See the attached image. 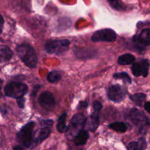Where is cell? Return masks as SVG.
Returning a JSON list of instances; mask_svg holds the SVG:
<instances>
[{"label":"cell","instance_id":"1","mask_svg":"<svg viewBox=\"0 0 150 150\" xmlns=\"http://www.w3.org/2000/svg\"><path fill=\"white\" fill-rule=\"evenodd\" d=\"M21 61L29 68H35L38 63V57L35 50L27 44L19 45L16 48Z\"/></svg>","mask_w":150,"mask_h":150},{"label":"cell","instance_id":"2","mask_svg":"<svg viewBox=\"0 0 150 150\" xmlns=\"http://www.w3.org/2000/svg\"><path fill=\"white\" fill-rule=\"evenodd\" d=\"M69 45L68 40H51L46 42L45 49L48 54L60 55L69 50Z\"/></svg>","mask_w":150,"mask_h":150},{"label":"cell","instance_id":"3","mask_svg":"<svg viewBox=\"0 0 150 150\" xmlns=\"http://www.w3.org/2000/svg\"><path fill=\"white\" fill-rule=\"evenodd\" d=\"M27 86L25 83L21 82H12L4 87V91L6 96L19 99L23 98L27 92Z\"/></svg>","mask_w":150,"mask_h":150},{"label":"cell","instance_id":"4","mask_svg":"<svg viewBox=\"0 0 150 150\" xmlns=\"http://www.w3.org/2000/svg\"><path fill=\"white\" fill-rule=\"evenodd\" d=\"M35 127V122H31L28 124L25 125L19 133L17 134L18 141L25 147H30L32 146V133H33V128Z\"/></svg>","mask_w":150,"mask_h":150},{"label":"cell","instance_id":"5","mask_svg":"<svg viewBox=\"0 0 150 150\" xmlns=\"http://www.w3.org/2000/svg\"><path fill=\"white\" fill-rule=\"evenodd\" d=\"M117 35L115 31L111 29H104L96 31L91 37L94 42H114Z\"/></svg>","mask_w":150,"mask_h":150},{"label":"cell","instance_id":"6","mask_svg":"<svg viewBox=\"0 0 150 150\" xmlns=\"http://www.w3.org/2000/svg\"><path fill=\"white\" fill-rule=\"evenodd\" d=\"M126 94V90L124 86L121 85H113L109 89L107 92V96L108 98L111 101L115 103L121 102L125 98V95Z\"/></svg>","mask_w":150,"mask_h":150},{"label":"cell","instance_id":"7","mask_svg":"<svg viewBox=\"0 0 150 150\" xmlns=\"http://www.w3.org/2000/svg\"><path fill=\"white\" fill-rule=\"evenodd\" d=\"M40 105L47 111H53L55 107V101L53 95L50 92H43L38 98Z\"/></svg>","mask_w":150,"mask_h":150},{"label":"cell","instance_id":"8","mask_svg":"<svg viewBox=\"0 0 150 150\" xmlns=\"http://www.w3.org/2000/svg\"><path fill=\"white\" fill-rule=\"evenodd\" d=\"M149 67V64L148 60L144 59L132 64L131 69H132V74L135 76L138 77L142 76L144 77H146L148 76Z\"/></svg>","mask_w":150,"mask_h":150},{"label":"cell","instance_id":"9","mask_svg":"<svg viewBox=\"0 0 150 150\" xmlns=\"http://www.w3.org/2000/svg\"><path fill=\"white\" fill-rule=\"evenodd\" d=\"M133 41L138 46L150 45V29H146L141 31L139 35L133 38Z\"/></svg>","mask_w":150,"mask_h":150},{"label":"cell","instance_id":"10","mask_svg":"<svg viewBox=\"0 0 150 150\" xmlns=\"http://www.w3.org/2000/svg\"><path fill=\"white\" fill-rule=\"evenodd\" d=\"M129 118L133 122V123L138 125H142L148 123L146 117L137 109L131 110V111L129 112Z\"/></svg>","mask_w":150,"mask_h":150},{"label":"cell","instance_id":"11","mask_svg":"<svg viewBox=\"0 0 150 150\" xmlns=\"http://www.w3.org/2000/svg\"><path fill=\"white\" fill-rule=\"evenodd\" d=\"M50 133H51L50 127H46V126H44V127H42V128L38 132V134H37V136H35V138L34 139L32 145H33V146H35L38 144H39L41 143L43 141L45 140L46 139L48 138Z\"/></svg>","mask_w":150,"mask_h":150},{"label":"cell","instance_id":"12","mask_svg":"<svg viewBox=\"0 0 150 150\" xmlns=\"http://www.w3.org/2000/svg\"><path fill=\"white\" fill-rule=\"evenodd\" d=\"M86 122V118L82 114H76L72 117L71 125L73 127L76 129H82Z\"/></svg>","mask_w":150,"mask_h":150},{"label":"cell","instance_id":"13","mask_svg":"<svg viewBox=\"0 0 150 150\" xmlns=\"http://www.w3.org/2000/svg\"><path fill=\"white\" fill-rule=\"evenodd\" d=\"M88 138H89V135H88V132L85 130H81L75 136L74 142L76 146H82V145L85 144Z\"/></svg>","mask_w":150,"mask_h":150},{"label":"cell","instance_id":"14","mask_svg":"<svg viewBox=\"0 0 150 150\" xmlns=\"http://www.w3.org/2000/svg\"><path fill=\"white\" fill-rule=\"evenodd\" d=\"M13 57V51L7 46H0V62H4L10 59Z\"/></svg>","mask_w":150,"mask_h":150},{"label":"cell","instance_id":"15","mask_svg":"<svg viewBox=\"0 0 150 150\" xmlns=\"http://www.w3.org/2000/svg\"><path fill=\"white\" fill-rule=\"evenodd\" d=\"M146 146L144 139H139L138 142H132L128 144L127 150H145Z\"/></svg>","mask_w":150,"mask_h":150},{"label":"cell","instance_id":"16","mask_svg":"<svg viewBox=\"0 0 150 150\" xmlns=\"http://www.w3.org/2000/svg\"><path fill=\"white\" fill-rule=\"evenodd\" d=\"M99 124V118L98 116V112L94 111V114L90 117L89 124H88V128L91 132H94L98 127Z\"/></svg>","mask_w":150,"mask_h":150},{"label":"cell","instance_id":"17","mask_svg":"<svg viewBox=\"0 0 150 150\" xmlns=\"http://www.w3.org/2000/svg\"><path fill=\"white\" fill-rule=\"evenodd\" d=\"M135 59V57L132 54H125L119 57L118 63L121 65H126V64H130L133 63Z\"/></svg>","mask_w":150,"mask_h":150},{"label":"cell","instance_id":"18","mask_svg":"<svg viewBox=\"0 0 150 150\" xmlns=\"http://www.w3.org/2000/svg\"><path fill=\"white\" fill-rule=\"evenodd\" d=\"M66 117H67V115H66V113H64V114H61L60 117H59L57 124V129L60 133H66L68 130V127L66 124Z\"/></svg>","mask_w":150,"mask_h":150},{"label":"cell","instance_id":"19","mask_svg":"<svg viewBox=\"0 0 150 150\" xmlns=\"http://www.w3.org/2000/svg\"><path fill=\"white\" fill-rule=\"evenodd\" d=\"M110 129L118 132V133H125L127 130V127L124 122H113L112 124L109 125L108 126Z\"/></svg>","mask_w":150,"mask_h":150},{"label":"cell","instance_id":"20","mask_svg":"<svg viewBox=\"0 0 150 150\" xmlns=\"http://www.w3.org/2000/svg\"><path fill=\"white\" fill-rule=\"evenodd\" d=\"M129 98H130L131 100L133 103H135L136 105H141L144 100H145L146 95L143 93H137L135 94V95H130Z\"/></svg>","mask_w":150,"mask_h":150},{"label":"cell","instance_id":"21","mask_svg":"<svg viewBox=\"0 0 150 150\" xmlns=\"http://www.w3.org/2000/svg\"><path fill=\"white\" fill-rule=\"evenodd\" d=\"M47 79L51 83H55L61 79V75L57 71H51L47 76Z\"/></svg>","mask_w":150,"mask_h":150},{"label":"cell","instance_id":"22","mask_svg":"<svg viewBox=\"0 0 150 150\" xmlns=\"http://www.w3.org/2000/svg\"><path fill=\"white\" fill-rule=\"evenodd\" d=\"M113 77H114V79H122L124 81L126 82V83H131V78L129 77V76L126 73L122 72V73H115V74L113 75Z\"/></svg>","mask_w":150,"mask_h":150},{"label":"cell","instance_id":"23","mask_svg":"<svg viewBox=\"0 0 150 150\" xmlns=\"http://www.w3.org/2000/svg\"><path fill=\"white\" fill-rule=\"evenodd\" d=\"M93 108H94V110L95 112H99L101 109V108H102V105L99 101H95L94 103V104H93Z\"/></svg>","mask_w":150,"mask_h":150},{"label":"cell","instance_id":"24","mask_svg":"<svg viewBox=\"0 0 150 150\" xmlns=\"http://www.w3.org/2000/svg\"><path fill=\"white\" fill-rule=\"evenodd\" d=\"M41 124L44 126H46V127H50V126L52 125L53 121L52 120H42L41 121Z\"/></svg>","mask_w":150,"mask_h":150},{"label":"cell","instance_id":"25","mask_svg":"<svg viewBox=\"0 0 150 150\" xmlns=\"http://www.w3.org/2000/svg\"><path fill=\"white\" fill-rule=\"evenodd\" d=\"M24 103H25V100L23 98H19V99H17V103L20 108H24Z\"/></svg>","mask_w":150,"mask_h":150},{"label":"cell","instance_id":"26","mask_svg":"<svg viewBox=\"0 0 150 150\" xmlns=\"http://www.w3.org/2000/svg\"><path fill=\"white\" fill-rule=\"evenodd\" d=\"M88 107V103L86 101H83V102L79 103V105H78V109H82V108H85Z\"/></svg>","mask_w":150,"mask_h":150},{"label":"cell","instance_id":"27","mask_svg":"<svg viewBox=\"0 0 150 150\" xmlns=\"http://www.w3.org/2000/svg\"><path fill=\"white\" fill-rule=\"evenodd\" d=\"M3 26H4V18L1 16V15H0V34L2 32Z\"/></svg>","mask_w":150,"mask_h":150},{"label":"cell","instance_id":"28","mask_svg":"<svg viewBox=\"0 0 150 150\" xmlns=\"http://www.w3.org/2000/svg\"><path fill=\"white\" fill-rule=\"evenodd\" d=\"M144 108H145V110L147 112H149L150 114V102L146 103L145 105H144Z\"/></svg>","mask_w":150,"mask_h":150},{"label":"cell","instance_id":"29","mask_svg":"<svg viewBox=\"0 0 150 150\" xmlns=\"http://www.w3.org/2000/svg\"><path fill=\"white\" fill-rule=\"evenodd\" d=\"M39 87L40 86H35V87L33 88V89H32V96H35V95H36V93H37V91H38V89H39Z\"/></svg>","mask_w":150,"mask_h":150},{"label":"cell","instance_id":"30","mask_svg":"<svg viewBox=\"0 0 150 150\" xmlns=\"http://www.w3.org/2000/svg\"><path fill=\"white\" fill-rule=\"evenodd\" d=\"M107 1H108L113 6L116 5V6L118 5V0H107Z\"/></svg>","mask_w":150,"mask_h":150},{"label":"cell","instance_id":"31","mask_svg":"<svg viewBox=\"0 0 150 150\" xmlns=\"http://www.w3.org/2000/svg\"><path fill=\"white\" fill-rule=\"evenodd\" d=\"M13 150H25L22 146H16L13 148Z\"/></svg>","mask_w":150,"mask_h":150},{"label":"cell","instance_id":"32","mask_svg":"<svg viewBox=\"0 0 150 150\" xmlns=\"http://www.w3.org/2000/svg\"><path fill=\"white\" fill-rule=\"evenodd\" d=\"M1 86H2V81H1V79H0V89L1 88Z\"/></svg>","mask_w":150,"mask_h":150},{"label":"cell","instance_id":"33","mask_svg":"<svg viewBox=\"0 0 150 150\" xmlns=\"http://www.w3.org/2000/svg\"><path fill=\"white\" fill-rule=\"evenodd\" d=\"M71 150H80V149H71Z\"/></svg>","mask_w":150,"mask_h":150},{"label":"cell","instance_id":"34","mask_svg":"<svg viewBox=\"0 0 150 150\" xmlns=\"http://www.w3.org/2000/svg\"><path fill=\"white\" fill-rule=\"evenodd\" d=\"M0 98H1V94H0Z\"/></svg>","mask_w":150,"mask_h":150}]
</instances>
